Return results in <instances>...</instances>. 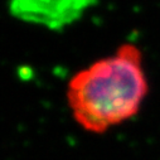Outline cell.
Here are the masks:
<instances>
[{
  "label": "cell",
  "instance_id": "1",
  "mask_svg": "<svg viewBox=\"0 0 160 160\" xmlns=\"http://www.w3.org/2000/svg\"><path fill=\"white\" fill-rule=\"evenodd\" d=\"M149 92L141 49L120 46L72 76L66 98L76 124L91 134L108 130L134 118Z\"/></svg>",
  "mask_w": 160,
  "mask_h": 160
},
{
  "label": "cell",
  "instance_id": "2",
  "mask_svg": "<svg viewBox=\"0 0 160 160\" xmlns=\"http://www.w3.org/2000/svg\"><path fill=\"white\" fill-rule=\"evenodd\" d=\"M98 0H9V12L15 19L63 30L81 19Z\"/></svg>",
  "mask_w": 160,
  "mask_h": 160
}]
</instances>
